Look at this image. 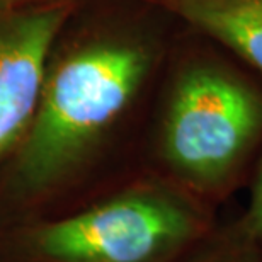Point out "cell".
I'll return each instance as SVG.
<instances>
[{
    "label": "cell",
    "mask_w": 262,
    "mask_h": 262,
    "mask_svg": "<svg viewBox=\"0 0 262 262\" xmlns=\"http://www.w3.org/2000/svg\"><path fill=\"white\" fill-rule=\"evenodd\" d=\"M77 0H0V176L38 109L50 50Z\"/></svg>",
    "instance_id": "4"
},
{
    "label": "cell",
    "mask_w": 262,
    "mask_h": 262,
    "mask_svg": "<svg viewBox=\"0 0 262 262\" xmlns=\"http://www.w3.org/2000/svg\"><path fill=\"white\" fill-rule=\"evenodd\" d=\"M213 228L209 204L141 167L58 211L0 223V262H176Z\"/></svg>",
    "instance_id": "2"
},
{
    "label": "cell",
    "mask_w": 262,
    "mask_h": 262,
    "mask_svg": "<svg viewBox=\"0 0 262 262\" xmlns=\"http://www.w3.org/2000/svg\"><path fill=\"white\" fill-rule=\"evenodd\" d=\"M143 169L211 206L262 138V94L199 51L165 58Z\"/></svg>",
    "instance_id": "3"
},
{
    "label": "cell",
    "mask_w": 262,
    "mask_h": 262,
    "mask_svg": "<svg viewBox=\"0 0 262 262\" xmlns=\"http://www.w3.org/2000/svg\"><path fill=\"white\" fill-rule=\"evenodd\" d=\"M237 225L247 237L262 245V159L254 176L249 206Z\"/></svg>",
    "instance_id": "7"
},
{
    "label": "cell",
    "mask_w": 262,
    "mask_h": 262,
    "mask_svg": "<svg viewBox=\"0 0 262 262\" xmlns=\"http://www.w3.org/2000/svg\"><path fill=\"white\" fill-rule=\"evenodd\" d=\"M176 262H262V245L247 237L238 225L213 228Z\"/></svg>",
    "instance_id": "6"
},
{
    "label": "cell",
    "mask_w": 262,
    "mask_h": 262,
    "mask_svg": "<svg viewBox=\"0 0 262 262\" xmlns=\"http://www.w3.org/2000/svg\"><path fill=\"white\" fill-rule=\"evenodd\" d=\"M262 73V0H148Z\"/></svg>",
    "instance_id": "5"
},
{
    "label": "cell",
    "mask_w": 262,
    "mask_h": 262,
    "mask_svg": "<svg viewBox=\"0 0 262 262\" xmlns=\"http://www.w3.org/2000/svg\"><path fill=\"white\" fill-rule=\"evenodd\" d=\"M167 19L148 0H77L0 176V223L58 211L124 176L114 162L169 55Z\"/></svg>",
    "instance_id": "1"
}]
</instances>
